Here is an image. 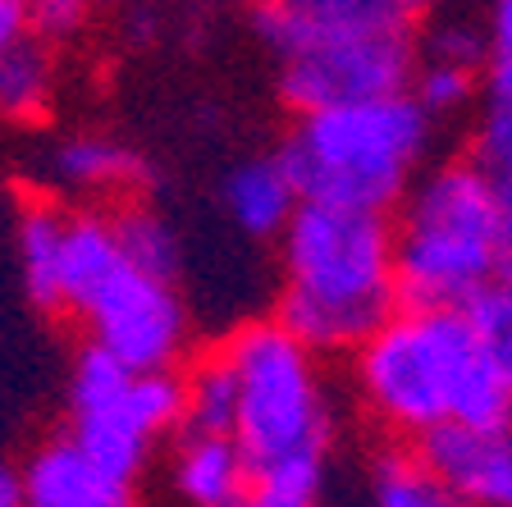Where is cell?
<instances>
[{
  "instance_id": "4fadbf2b",
  "label": "cell",
  "mask_w": 512,
  "mask_h": 507,
  "mask_svg": "<svg viewBox=\"0 0 512 507\" xmlns=\"http://www.w3.org/2000/svg\"><path fill=\"white\" fill-rule=\"evenodd\" d=\"M69 215L60 201L32 197L19 215V261H23V284H28L32 307L46 316H64L60 302V252L64 233H69Z\"/></svg>"
},
{
  "instance_id": "7402d4cb",
  "label": "cell",
  "mask_w": 512,
  "mask_h": 507,
  "mask_svg": "<svg viewBox=\"0 0 512 507\" xmlns=\"http://www.w3.org/2000/svg\"><path fill=\"white\" fill-rule=\"evenodd\" d=\"M476 92V69H462V64H435V60H416V78H412V96L416 106L435 115H453L462 110Z\"/></svg>"
},
{
  "instance_id": "d4e9b609",
  "label": "cell",
  "mask_w": 512,
  "mask_h": 507,
  "mask_svg": "<svg viewBox=\"0 0 512 507\" xmlns=\"http://www.w3.org/2000/svg\"><path fill=\"white\" fill-rule=\"evenodd\" d=\"M471 160H476L494 183H512V110H490L485 106V119H480Z\"/></svg>"
},
{
  "instance_id": "8992f818",
  "label": "cell",
  "mask_w": 512,
  "mask_h": 507,
  "mask_svg": "<svg viewBox=\"0 0 512 507\" xmlns=\"http://www.w3.org/2000/svg\"><path fill=\"white\" fill-rule=\"evenodd\" d=\"M480 366L485 352L462 311L398 307V316L384 320L357 348V384L366 407L389 430L412 439L458 416V402Z\"/></svg>"
},
{
  "instance_id": "603a6c76",
  "label": "cell",
  "mask_w": 512,
  "mask_h": 507,
  "mask_svg": "<svg viewBox=\"0 0 512 507\" xmlns=\"http://www.w3.org/2000/svg\"><path fill=\"white\" fill-rule=\"evenodd\" d=\"M320 480H325V457L279 466L266 480H256L252 498H247L243 507H316Z\"/></svg>"
},
{
  "instance_id": "9a60e30c",
  "label": "cell",
  "mask_w": 512,
  "mask_h": 507,
  "mask_svg": "<svg viewBox=\"0 0 512 507\" xmlns=\"http://www.w3.org/2000/svg\"><path fill=\"white\" fill-rule=\"evenodd\" d=\"M188 402H183L179 439H234L238 425V380L234 366L220 348L206 352L197 366L183 375Z\"/></svg>"
},
{
  "instance_id": "ba28073f",
  "label": "cell",
  "mask_w": 512,
  "mask_h": 507,
  "mask_svg": "<svg viewBox=\"0 0 512 507\" xmlns=\"http://www.w3.org/2000/svg\"><path fill=\"white\" fill-rule=\"evenodd\" d=\"M133 380V370L92 343L69 375V444L119 485H133L151 453V434L133 416Z\"/></svg>"
},
{
  "instance_id": "ffe728a7",
  "label": "cell",
  "mask_w": 512,
  "mask_h": 507,
  "mask_svg": "<svg viewBox=\"0 0 512 507\" xmlns=\"http://www.w3.org/2000/svg\"><path fill=\"white\" fill-rule=\"evenodd\" d=\"M462 316H467V325H471V334H476L485 361L499 370L503 384L512 389V284H503V279L490 284L467 311H462Z\"/></svg>"
},
{
  "instance_id": "5b68a950",
  "label": "cell",
  "mask_w": 512,
  "mask_h": 507,
  "mask_svg": "<svg viewBox=\"0 0 512 507\" xmlns=\"http://www.w3.org/2000/svg\"><path fill=\"white\" fill-rule=\"evenodd\" d=\"M238 380L234 444L247 476L266 480L293 462L325 457L330 448V407L316 375V352H307L279 320H252L220 343Z\"/></svg>"
},
{
  "instance_id": "d6986e66",
  "label": "cell",
  "mask_w": 512,
  "mask_h": 507,
  "mask_svg": "<svg viewBox=\"0 0 512 507\" xmlns=\"http://www.w3.org/2000/svg\"><path fill=\"white\" fill-rule=\"evenodd\" d=\"M375 507H458L453 494L412 453H384L375 466Z\"/></svg>"
},
{
  "instance_id": "e0dca14e",
  "label": "cell",
  "mask_w": 512,
  "mask_h": 507,
  "mask_svg": "<svg viewBox=\"0 0 512 507\" xmlns=\"http://www.w3.org/2000/svg\"><path fill=\"white\" fill-rule=\"evenodd\" d=\"M55 96V60L51 46L37 37H23L19 46L0 55V119L14 124H37L46 119Z\"/></svg>"
},
{
  "instance_id": "9c48e42d",
  "label": "cell",
  "mask_w": 512,
  "mask_h": 507,
  "mask_svg": "<svg viewBox=\"0 0 512 507\" xmlns=\"http://www.w3.org/2000/svg\"><path fill=\"white\" fill-rule=\"evenodd\" d=\"M416 457L458 507H512V425L476 430L448 421L416 439Z\"/></svg>"
},
{
  "instance_id": "5bb4252c",
  "label": "cell",
  "mask_w": 512,
  "mask_h": 507,
  "mask_svg": "<svg viewBox=\"0 0 512 507\" xmlns=\"http://www.w3.org/2000/svg\"><path fill=\"white\" fill-rule=\"evenodd\" d=\"M124 256L115 243V224L96 211H74L69 215V233H64L60 252V302L64 311H78L96 297V288L115 275Z\"/></svg>"
},
{
  "instance_id": "83f0119b",
  "label": "cell",
  "mask_w": 512,
  "mask_h": 507,
  "mask_svg": "<svg viewBox=\"0 0 512 507\" xmlns=\"http://www.w3.org/2000/svg\"><path fill=\"white\" fill-rule=\"evenodd\" d=\"M28 37V5L23 0H0V55Z\"/></svg>"
},
{
  "instance_id": "f1b7e54d",
  "label": "cell",
  "mask_w": 512,
  "mask_h": 507,
  "mask_svg": "<svg viewBox=\"0 0 512 507\" xmlns=\"http://www.w3.org/2000/svg\"><path fill=\"white\" fill-rule=\"evenodd\" d=\"M0 507H28V494H23V471H14L10 462H0Z\"/></svg>"
},
{
  "instance_id": "8fae6325",
  "label": "cell",
  "mask_w": 512,
  "mask_h": 507,
  "mask_svg": "<svg viewBox=\"0 0 512 507\" xmlns=\"http://www.w3.org/2000/svg\"><path fill=\"white\" fill-rule=\"evenodd\" d=\"M224 206L234 215V224L252 238H284L288 220L298 215V192L288 183L279 156H256L229 169L224 179Z\"/></svg>"
},
{
  "instance_id": "30bf717a",
  "label": "cell",
  "mask_w": 512,
  "mask_h": 507,
  "mask_svg": "<svg viewBox=\"0 0 512 507\" xmlns=\"http://www.w3.org/2000/svg\"><path fill=\"white\" fill-rule=\"evenodd\" d=\"M23 494H28V507H133V485H119L101 466H92L69 444V434L28 457Z\"/></svg>"
},
{
  "instance_id": "44dd1931",
  "label": "cell",
  "mask_w": 512,
  "mask_h": 507,
  "mask_svg": "<svg viewBox=\"0 0 512 507\" xmlns=\"http://www.w3.org/2000/svg\"><path fill=\"white\" fill-rule=\"evenodd\" d=\"M183 402H188V384L174 370H165V375H138L133 380V416H138V425L151 439L165 430H179Z\"/></svg>"
},
{
  "instance_id": "52a82bcc",
  "label": "cell",
  "mask_w": 512,
  "mask_h": 507,
  "mask_svg": "<svg viewBox=\"0 0 512 507\" xmlns=\"http://www.w3.org/2000/svg\"><path fill=\"white\" fill-rule=\"evenodd\" d=\"M92 348L110 352L133 375H165L183 357L188 343V311L174 284L138 275L133 265H119L96 297L83 307Z\"/></svg>"
},
{
  "instance_id": "7c38bea8",
  "label": "cell",
  "mask_w": 512,
  "mask_h": 507,
  "mask_svg": "<svg viewBox=\"0 0 512 507\" xmlns=\"http://www.w3.org/2000/svg\"><path fill=\"white\" fill-rule=\"evenodd\" d=\"M174 489L188 507H243L252 498V476L234 439H179Z\"/></svg>"
},
{
  "instance_id": "ac0fdd59",
  "label": "cell",
  "mask_w": 512,
  "mask_h": 507,
  "mask_svg": "<svg viewBox=\"0 0 512 507\" xmlns=\"http://www.w3.org/2000/svg\"><path fill=\"white\" fill-rule=\"evenodd\" d=\"M115 224V243L124 265H133L138 275L160 279V284H174L183 270V252H179V238L156 211L147 206H124L119 215H110Z\"/></svg>"
},
{
  "instance_id": "4316f807",
  "label": "cell",
  "mask_w": 512,
  "mask_h": 507,
  "mask_svg": "<svg viewBox=\"0 0 512 507\" xmlns=\"http://www.w3.org/2000/svg\"><path fill=\"white\" fill-rule=\"evenodd\" d=\"M499 279L512 284V183H499Z\"/></svg>"
},
{
  "instance_id": "484cf974",
  "label": "cell",
  "mask_w": 512,
  "mask_h": 507,
  "mask_svg": "<svg viewBox=\"0 0 512 507\" xmlns=\"http://www.w3.org/2000/svg\"><path fill=\"white\" fill-rule=\"evenodd\" d=\"M83 23H87V5H78V0H37V5H28V32L46 46L83 32Z\"/></svg>"
},
{
  "instance_id": "cb8c5ba5",
  "label": "cell",
  "mask_w": 512,
  "mask_h": 507,
  "mask_svg": "<svg viewBox=\"0 0 512 507\" xmlns=\"http://www.w3.org/2000/svg\"><path fill=\"white\" fill-rule=\"evenodd\" d=\"M485 106L512 110V0L490 10V60H485Z\"/></svg>"
},
{
  "instance_id": "3957f363",
  "label": "cell",
  "mask_w": 512,
  "mask_h": 507,
  "mask_svg": "<svg viewBox=\"0 0 512 507\" xmlns=\"http://www.w3.org/2000/svg\"><path fill=\"white\" fill-rule=\"evenodd\" d=\"M426 151L430 115L407 92L302 115L275 156L307 206L389 215L412 192Z\"/></svg>"
},
{
  "instance_id": "7a4b0ae2",
  "label": "cell",
  "mask_w": 512,
  "mask_h": 507,
  "mask_svg": "<svg viewBox=\"0 0 512 507\" xmlns=\"http://www.w3.org/2000/svg\"><path fill=\"white\" fill-rule=\"evenodd\" d=\"M398 307L389 215L302 201L284 229L279 325L307 352H357Z\"/></svg>"
},
{
  "instance_id": "277c9868",
  "label": "cell",
  "mask_w": 512,
  "mask_h": 507,
  "mask_svg": "<svg viewBox=\"0 0 512 507\" xmlns=\"http://www.w3.org/2000/svg\"><path fill=\"white\" fill-rule=\"evenodd\" d=\"M394 270L412 311H467L499 284V183L471 156L412 183L394 224Z\"/></svg>"
},
{
  "instance_id": "6da1fadb",
  "label": "cell",
  "mask_w": 512,
  "mask_h": 507,
  "mask_svg": "<svg viewBox=\"0 0 512 507\" xmlns=\"http://www.w3.org/2000/svg\"><path fill=\"white\" fill-rule=\"evenodd\" d=\"M426 10L407 0H270L256 37L279 55V96L293 115L407 96Z\"/></svg>"
},
{
  "instance_id": "2e32d148",
  "label": "cell",
  "mask_w": 512,
  "mask_h": 507,
  "mask_svg": "<svg viewBox=\"0 0 512 507\" xmlns=\"http://www.w3.org/2000/svg\"><path fill=\"white\" fill-rule=\"evenodd\" d=\"M51 169L60 174V183L87 192H110V188H138L147 183V165L138 151H128L124 142L101 138V133H83L55 147Z\"/></svg>"
}]
</instances>
